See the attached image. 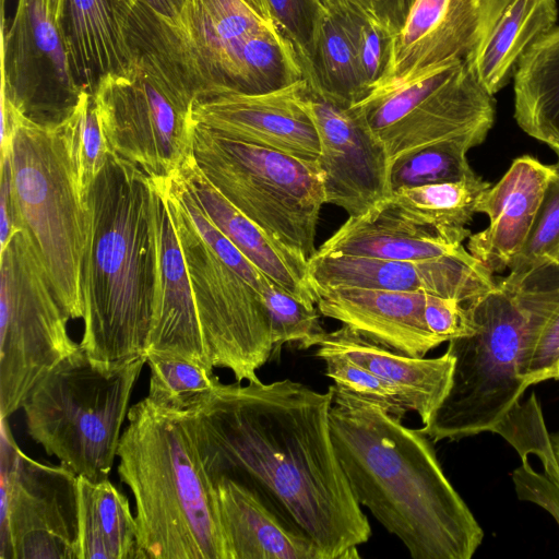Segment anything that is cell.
Here are the masks:
<instances>
[{
  "mask_svg": "<svg viewBox=\"0 0 559 559\" xmlns=\"http://www.w3.org/2000/svg\"><path fill=\"white\" fill-rule=\"evenodd\" d=\"M275 25L245 0H185L171 16L133 0L130 39L195 102L242 93L241 55L247 40Z\"/></svg>",
  "mask_w": 559,
  "mask_h": 559,
  "instance_id": "obj_9",
  "label": "cell"
},
{
  "mask_svg": "<svg viewBox=\"0 0 559 559\" xmlns=\"http://www.w3.org/2000/svg\"><path fill=\"white\" fill-rule=\"evenodd\" d=\"M554 379L559 380V365H558L557 372H556V376Z\"/></svg>",
  "mask_w": 559,
  "mask_h": 559,
  "instance_id": "obj_54",
  "label": "cell"
},
{
  "mask_svg": "<svg viewBox=\"0 0 559 559\" xmlns=\"http://www.w3.org/2000/svg\"><path fill=\"white\" fill-rule=\"evenodd\" d=\"M307 80L261 94L234 93L198 100L195 123L222 135L317 162L320 140L301 103Z\"/></svg>",
  "mask_w": 559,
  "mask_h": 559,
  "instance_id": "obj_17",
  "label": "cell"
},
{
  "mask_svg": "<svg viewBox=\"0 0 559 559\" xmlns=\"http://www.w3.org/2000/svg\"><path fill=\"white\" fill-rule=\"evenodd\" d=\"M550 437H551V442H552L556 460H557V463L559 466V432L554 433Z\"/></svg>",
  "mask_w": 559,
  "mask_h": 559,
  "instance_id": "obj_51",
  "label": "cell"
},
{
  "mask_svg": "<svg viewBox=\"0 0 559 559\" xmlns=\"http://www.w3.org/2000/svg\"><path fill=\"white\" fill-rule=\"evenodd\" d=\"M382 142L390 163L451 140L481 144L496 105L465 59L453 58L373 88L353 105Z\"/></svg>",
  "mask_w": 559,
  "mask_h": 559,
  "instance_id": "obj_10",
  "label": "cell"
},
{
  "mask_svg": "<svg viewBox=\"0 0 559 559\" xmlns=\"http://www.w3.org/2000/svg\"><path fill=\"white\" fill-rule=\"evenodd\" d=\"M554 170L555 164L523 155L480 194L476 213L487 215L489 225L468 237L467 250L491 274L508 269L523 247Z\"/></svg>",
  "mask_w": 559,
  "mask_h": 559,
  "instance_id": "obj_20",
  "label": "cell"
},
{
  "mask_svg": "<svg viewBox=\"0 0 559 559\" xmlns=\"http://www.w3.org/2000/svg\"><path fill=\"white\" fill-rule=\"evenodd\" d=\"M185 255L210 362L237 382L259 381L272 356L271 324L262 296L205 241L164 178Z\"/></svg>",
  "mask_w": 559,
  "mask_h": 559,
  "instance_id": "obj_13",
  "label": "cell"
},
{
  "mask_svg": "<svg viewBox=\"0 0 559 559\" xmlns=\"http://www.w3.org/2000/svg\"><path fill=\"white\" fill-rule=\"evenodd\" d=\"M329 388L333 444L360 507L414 559H471L484 532L443 473L431 439L380 404Z\"/></svg>",
  "mask_w": 559,
  "mask_h": 559,
  "instance_id": "obj_2",
  "label": "cell"
},
{
  "mask_svg": "<svg viewBox=\"0 0 559 559\" xmlns=\"http://www.w3.org/2000/svg\"><path fill=\"white\" fill-rule=\"evenodd\" d=\"M158 193L159 272L146 354L180 357L213 368L203 343L192 286L164 180Z\"/></svg>",
  "mask_w": 559,
  "mask_h": 559,
  "instance_id": "obj_22",
  "label": "cell"
},
{
  "mask_svg": "<svg viewBox=\"0 0 559 559\" xmlns=\"http://www.w3.org/2000/svg\"><path fill=\"white\" fill-rule=\"evenodd\" d=\"M314 286H355L392 292L427 293L469 302L497 285L475 260H388L316 253L308 260Z\"/></svg>",
  "mask_w": 559,
  "mask_h": 559,
  "instance_id": "obj_18",
  "label": "cell"
},
{
  "mask_svg": "<svg viewBox=\"0 0 559 559\" xmlns=\"http://www.w3.org/2000/svg\"><path fill=\"white\" fill-rule=\"evenodd\" d=\"M559 254V165L547 183L530 234L509 265L510 273L497 278L507 287L514 286L536 267L557 260Z\"/></svg>",
  "mask_w": 559,
  "mask_h": 559,
  "instance_id": "obj_37",
  "label": "cell"
},
{
  "mask_svg": "<svg viewBox=\"0 0 559 559\" xmlns=\"http://www.w3.org/2000/svg\"><path fill=\"white\" fill-rule=\"evenodd\" d=\"M81 88L59 27L38 0H17L1 46V94L28 119L59 124L78 105Z\"/></svg>",
  "mask_w": 559,
  "mask_h": 559,
  "instance_id": "obj_15",
  "label": "cell"
},
{
  "mask_svg": "<svg viewBox=\"0 0 559 559\" xmlns=\"http://www.w3.org/2000/svg\"><path fill=\"white\" fill-rule=\"evenodd\" d=\"M46 15L58 26L63 0H38Z\"/></svg>",
  "mask_w": 559,
  "mask_h": 559,
  "instance_id": "obj_48",
  "label": "cell"
},
{
  "mask_svg": "<svg viewBox=\"0 0 559 559\" xmlns=\"http://www.w3.org/2000/svg\"><path fill=\"white\" fill-rule=\"evenodd\" d=\"M559 365V293L550 302L537 330L528 337L520 374L530 386L554 379Z\"/></svg>",
  "mask_w": 559,
  "mask_h": 559,
  "instance_id": "obj_42",
  "label": "cell"
},
{
  "mask_svg": "<svg viewBox=\"0 0 559 559\" xmlns=\"http://www.w3.org/2000/svg\"><path fill=\"white\" fill-rule=\"evenodd\" d=\"M354 23L359 67L370 93L384 74L392 34L371 11L355 12Z\"/></svg>",
  "mask_w": 559,
  "mask_h": 559,
  "instance_id": "obj_43",
  "label": "cell"
},
{
  "mask_svg": "<svg viewBox=\"0 0 559 559\" xmlns=\"http://www.w3.org/2000/svg\"><path fill=\"white\" fill-rule=\"evenodd\" d=\"M93 97L110 154L151 178H171L192 158L194 100L147 57L104 76Z\"/></svg>",
  "mask_w": 559,
  "mask_h": 559,
  "instance_id": "obj_12",
  "label": "cell"
},
{
  "mask_svg": "<svg viewBox=\"0 0 559 559\" xmlns=\"http://www.w3.org/2000/svg\"><path fill=\"white\" fill-rule=\"evenodd\" d=\"M515 492L521 500L545 509L559 525V484L545 473L536 472L527 459L512 474Z\"/></svg>",
  "mask_w": 559,
  "mask_h": 559,
  "instance_id": "obj_44",
  "label": "cell"
},
{
  "mask_svg": "<svg viewBox=\"0 0 559 559\" xmlns=\"http://www.w3.org/2000/svg\"><path fill=\"white\" fill-rule=\"evenodd\" d=\"M328 1H329V4L332 10L371 11L362 0H328Z\"/></svg>",
  "mask_w": 559,
  "mask_h": 559,
  "instance_id": "obj_49",
  "label": "cell"
},
{
  "mask_svg": "<svg viewBox=\"0 0 559 559\" xmlns=\"http://www.w3.org/2000/svg\"><path fill=\"white\" fill-rule=\"evenodd\" d=\"M214 486L229 559H322L313 540L254 491L226 478Z\"/></svg>",
  "mask_w": 559,
  "mask_h": 559,
  "instance_id": "obj_28",
  "label": "cell"
},
{
  "mask_svg": "<svg viewBox=\"0 0 559 559\" xmlns=\"http://www.w3.org/2000/svg\"><path fill=\"white\" fill-rule=\"evenodd\" d=\"M362 1H364V2L366 3V5H367L371 11H372V8H373V5L376 4V2H377L378 0H362Z\"/></svg>",
  "mask_w": 559,
  "mask_h": 559,
  "instance_id": "obj_53",
  "label": "cell"
},
{
  "mask_svg": "<svg viewBox=\"0 0 559 559\" xmlns=\"http://www.w3.org/2000/svg\"><path fill=\"white\" fill-rule=\"evenodd\" d=\"M311 347L347 357L395 385L423 425L429 421L450 386L453 358L447 352L436 358L411 357L369 341L344 324L314 337Z\"/></svg>",
  "mask_w": 559,
  "mask_h": 559,
  "instance_id": "obj_27",
  "label": "cell"
},
{
  "mask_svg": "<svg viewBox=\"0 0 559 559\" xmlns=\"http://www.w3.org/2000/svg\"><path fill=\"white\" fill-rule=\"evenodd\" d=\"M516 449L522 460L527 454L537 455L544 465L545 474L559 484V466L556 460L551 437L547 432L542 409L533 393L524 402L515 403L493 428Z\"/></svg>",
  "mask_w": 559,
  "mask_h": 559,
  "instance_id": "obj_39",
  "label": "cell"
},
{
  "mask_svg": "<svg viewBox=\"0 0 559 559\" xmlns=\"http://www.w3.org/2000/svg\"><path fill=\"white\" fill-rule=\"evenodd\" d=\"M476 24L477 0H415L391 38L386 68L376 87L453 58L465 59Z\"/></svg>",
  "mask_w": 559,
  "mask_h": 559,
  "instance_id": "obj_24",
  "label": "cell"
},
{
  "mask_svg": "<svg viewBox=\"0 0 559 559\" xmlns=\"http://www.w3.org/2000/svg\"><path fill=\"white\" fill-rule=\"evenodd\" d=\"M152 9L164 15H175L182 7L185 0H143Z\"/></svg>",
  "mask_w": 559,
  "mask_h": 559,
  "instance_id": "obj_47",
  "label": "cell"
},
{
  "mask_svg": "<svg viewBox=\"0 0 559 559\" xmlns=\"http://www.w3.org/2000/svg\"><path fill=\"white\" fill-rule=\"evenodd\" d=\"M0 261V416L8 418L80 344L68 333L70 317L23 228L15 227Z\"/></svg>",
  "mask_w": 559,
  "mask_h": 559,
  "instance_id": "obj_11",
  "label": "cell"
},
{
  "mask_svg": "<svg viewBox=\"0 0 559 559\" xmlns=\"http://www.w3.org/2000/svg\"><path fill=\"white\" fill-rule=\"evenodd\" d=\"M550 148L556 153V155L558 156V165H559V139L557 140V142L550 146Z\"/></svg>",
  "mask_w": 559,
  "mask_h": 559,
  "instance_id": "obj_52",
  "label": "cell"
},
{
  "mask_svg": "<svg viewBox=\"0 0 559 559\" xmlns=\"http://www.w3.org/2000/svg\"><path fill=\"white\" fill-rule=\"evenodd\" d=\"M475 146L477 143L471 140H451L425 146L400 157L390 168L392 192L401 188L479 177L466 157L467 152Z\"/></svg>",
  "mask_w": 559,
  "mask_h": 559,
  "instance_id": "obj_35",
  "label": "cell"
},
{
  "mask_svg": "<svg viewBox=\"0 0 559 559\" xmlns=\"http://www.w3.org/2000/svg\"><path fill=\"white\" fill-rule=\"evenodd\" d=\"M314 292L320 314L395 352L425 357L444 343L426 322L427 293L355 286H314Z\"/></svg>",
  "mask_w": 559,
  "mask_h": 559,
  "instance_id": "obj_19",
  "label": "cell"
},
{
  "mask_svg": "<svg viewBox=\"0 0 559 559\" xmlns=\"http://www.w3.org/2000/svg\"><path fill=\"white\" fill-rule=\"evenodd\" d=\"M212 223L269 280L310 307L317 295L308 260L270 237L226 200L192 158L175 175Z\"/></svg>",
  "mask_w": 559,
  "mask_h": 559,
  "instance_id": "obj_26",
  "label": "cell"
},
{
  "mask_svg": "<svg viewBox=\"0 0 559 559\" xmlns=\"http://www.w3.org/2000/svg\"><path fill=\"white\" fill-rule=\"evenodd\" d=\"M133 0H63L58 27L72 71L94 93L108 74L127 70L136 55L130 39Z\"/></svg>",
  "mask_w": 559,
  "mask_h": 559,
  "instance_id": "obj_25",
  "label": "cell"
},
{
  "mask_svg": "<svg viewBox=\"0 0 559 559\" xmlns=\"http://www.w3.org/2000/svg\"><path fill=\"white\" fill-rule=\"evenodd\" d=\"M250 4L263 19L273 22L266 0H245Z\"/></svg>",
  "mask_w": 559,
  "mask_h": 559,
  "instance_id": "obj_50",
  "label": "cell"
},
{
  "mask_svg": "<svg viewBox=\"0 0 559 559\" xmlns=\"http://www.w3.org/2000/svg\"><path fill=\"white\" fill-rule=\"evenodd\" d=\"M465 306L472 330L448 342L450 386L419 428L432 442L492 432L528 386L520 374L528 319L513 293L497 281Z\"/></svg>",
  "mask_w": 559,
  "mask_h": 559,
  "instance_id": "obj_7",
  "label": "cell"
},
{
  "mask_svg": "<svg viewBox=\"0 0 559 559\" xmlns=\"http://www.w3.org/2000/svg\"><path fill=\"white\" fill-rule=\"evenodd\" d=\"M80 346L116 369L146 356L159 272V207L154 180L110 154L86 200Z\"/></svg>",
  "mask_w": 559,
  "mask_h": 559,
  "instance_id": "obj_3",
  "label": "cell"
},
{
  "mask_svg": "<svg viewBox=\"0 0 559 559\" xmlns=\"http://www.w3.org/2000/svg\"><path fill=\"white\" fill-rule=\"evenodd\" d=\"M150 366L147 399L163 412L182 416L200 405L221 382L213 369L191 360L146 354Z\"/></svg>",
  "mask_w": 559,
  "mask_h": 559,
  "instance_id": "obj_33",
  "label": "cell"
},
{
  "mask_svg": "<svg viewBox=\"0 0 559 559\" xmlns=\"http://www.w3.org/2000/svg\"><path fill=\"white\" fill-rule=\"evenodd\" d=\"M513 80L516 123L552 146L559 139V26L527 52Z\"/></svg>",
  "mask_w": 559,
  "mask_h": 559,
  "instance_id": "obj_30",
  "label": "cell"
},
{
  "mask_svg": "<svg viewBox=\"0 0 559 559\" xmlns=\"http://www.w3.org/2000/svg\"><path fill=\"white\" fill-rule=\"evenodd\" d=\"M266 2L273 23L295 47L305 70V79L308 80L323 22L332 10L329 1L266 0Z\"/></svg>",
  "mask_w": 559,
  "mask_h": 559,
  "instance_id": "obj_40",
  "label": "cell"
},
{
  "mask_svg": "<svg viewBox=\"0 0 559 559\" xmlns=\"http://www.w3.org/2000/svg\"><path fill=\"white\" fill-rule=\"evenodd\" d=\"M556 261L559 263V254H558V257H557V260H556Z\"/></svg>",
  "mask_w": 559,
  "mask_h": 559,
  "instance_id": "obj_55",
  "label": "cell"
},
{
  "mask_svg": "<svg viewBox=\"0 0 559 559\" xmlns=\"http://www.w3.org/2000/svg\"><path fill=\"white\" fill-rule=\"evenodd\" d=\"M491 185L480 177L440 182L392 192V199L413 217L463 242L472 235L466 225L476 214L480 194Z\"/></svg>",
  "mask_w": 559,
  "mask_h": 559,
  "instance_id": "obj_32",
  "label": "cell"
},
{
  "mask_svg": "<svg viewBox=\"0 0 559 559\" xmlns=\"http://www.w3.org/2000/svg\"><path fill=\"white\" fill-rule=\"evenodd\" d=\"M245 94L270 93L305 79L293 44L272 25L250 37L241 55Z\"/></svg>",
  "mask_w": 559,
  "mask_h": 559,
  "instance_id": "obj_34",
  "label": "cell"
},
{
  "mask_svg": "<svg viewBox=\"0 0 559 559\" xmlns=\"http://www.w3.org/2000/svg\"><path fill=\"white\" fill-rule=\"evenodd\" d=\"M0 249H2L15 230L13 205L11 199L10 162L7 155L1 156L0 176Z\"/></svg>",
  "mask_w": 559,
  "mask_h": 559,
  "instance_id": "obj_45",
  "label": "cell"
},
{
  "mask_svg": "<svg viewBox=\"0 0 559 559\" xmlns=\"http://www.w3.org/2000/svg\"><path fill=\"white\" fill-rule=\"evenodd\" d=\"M127 419L117 471L135 501L142 559H229L215 486L182 417L144 397Z\"/></svg>",
  "mask_w": 559,
  "mask_h": 559,
  "instance_id": "obj_4",
  "label": "cell"
},
{
  "mask_svg": "<svg viewBox=\"0 0 559 559\" xmlns=\"http://www.w3.org/2000/svg\"><path fill=\"white\" fill-rule=\"evenodd\" d=\"M332 391L283 379L219 382L182 415L213 485L226 478L259 495L317 545L322 559L359 558L371 526L337 457Z\"/></svg>",
  "mask_w": 559,
  "mask_h": 559,
  "instance_id": "obj_1",
  "label": "cell"
},
{
  "mask_svg": "<svg viewBox=\"0 0 559 559\" xmlns=\"http://www.w3.org/2000/svg\"><path fill=\"white\" fill-rule=\"evenodd\" d=\"M145 362L143 356L103 369L80 346L28 393L22 406L28 435L76 476L108 479L132 390Z\"/></svg>",
  "mask_w": 559,
  "mask_h": 559,
  "instance_id": "obj_6",
  "label": "cell"
},
{
  "mask_svg": "<svg viewBox=\"0 0 559 559\" xmlns=\"http://www.w3.org/2000/svg\"><path fill=\"white\" fill-rule=\"evenodd\" d=\"M301 103L314 122L325 203L359 216L392 195L391 163L382 142L353 105L307 85Z\"/></svg>",
  "mask_w": 559,
  "mask_h": 559,
  "instance_id": "obj_16",
  "label": "cell"
},
{
  "mask_svg": "<svg viewBox=\"0 0 559 559\" xmlns=\"http://www.w3.org/2000/svg\"><path fill=\"white\" fill-rule=\"evenodd\" d=\"M193 159L214 188L270 237L309 260L325 203L317 162L195 123Z\"/></svg>",
  "mask_w": 559,
  "mask_h": 559,
  "instance_id": "obj_8",
  "label": "cell"
},
{
  "mask_svg": "<svg viewBox=\"0 0 559 559\" xmlns=\"http://www.w3.org/2000/svg\"><path fill=\"white\" fill-rule=\"evenodd\" d=\"M75 559H142L127 496L108 479L76 478Z\"/></svg>",
  "mask_w": 559,
  "mask_h": 559,
  "instance_id": "obj_29",
  "label": "cell"
},
{
  "mask_svg": "<svg viewBox=\"0 0 559 559\" xmlns=\"http://www.w3.org/2000/svg\"><path fill=\"white\" fill-rule=\"evenodd\" d=\"M414 2L415 0H378L372 12L393 36L403 26Z\"/></svg>",
  "mask_w": 559,
  "mask_h": 559,
  "instance_id": "obj_46",
  "label": "cell"
},
{
  "mask_svg": "<svg viewBox=\"0 0 559 559\" xmlns=\"http://www.w3.org/2000/svg\"><path fill=\"white\" fill-rule=\"evenodd\" d=\"M314 355L324 362V373L334 384L380 404L401 420L411 412L401 391L369 369L341 355L323 352Z\"/></svg>",
  "mask_w": 559,
  "mask_h": 559,
  "instance_id": "obj_41",
  "label": "cell"
},
{
  "mask_svg": "<svg viewBox=\"0 0 559 559\" xmlns=\"http://www.w3.org/2000/svg\"><path fill=\"white\" fill-rule=\"evenodd\" d=\"M84 201L110 151L96 114L93 94L83 92L71 114L60 122Z\"/></svg>",
  "mask_w": 559,
  "mask_h": 559,
  "instance_id": "obj_36",
  "label": "cell"
},
{
  "mask_svg": "<svg viewBox=\"0 0 559 559\" xmlns=\"http://www.w3.org/2000/svg\"><path fill=\"white\" fill-rule=\"evenodd\" d=\"M0 559H75L76 478L28 457L1 418Z\"/></svg>",
  "mask_w": 559,
  "mask_h": 559,
  "instance_id": "obj_14",
  "label": "cell"
},
{
  "mask_svg": "<svg viewBox=\"0 0 559 559\" xmlns=\"http://www.w3.org/2000/svg\"><path fill=\"white\" fill-rule=\"evenodd\" d=\"M261 296L270 318L272 356L286 343L309 349L311 341L324 332L317 307L306 305L272 281Z\"/></svg>",
  "mask_w": 559,
  "mask_h": 559,
  "instance_id": "obj_38",
  "label": "cell"
},
{
  "mask_svg": "<svg viewBox=\"0 0 559 559\" xmlns=\"http://www.w3.org/2000/svg\"><path fill=\"white\" fill-rule=\"evenodd\" d=\"M1 148L11 173L14 225L31 237L70 319H83L86 204L59 124H40L1 94Z\"/></svg>",
  "mask_w": 559,
  "mask_h": 559,
  "instance_id": "obj_5",
  "label": "cell"
},
{
  "mask_svg": "<svg viewBox=\"0 0 559 559\" xmlns=\"http://www.w3.org/2000/svg\"><path fill=\"white\" fill-rule=\"evenodd\" d=\"M316 253L408 261L475 260L463 242L413 217L392 197L359 216H348Z\"/></svg>",
  "mask_w": 559,
  "mask_h": 559,
  "instance_id": "obj_23",
  "label": "cell"
},
{
  "mask_svg": "<svg viewBox=\"0 0 559 559\" xmlns=\"http://www.w3.org/2000/svg\"><path fill=\"white\" fill-rule=\"evenodd\" d=\"M557 19V0H477L475 37L465 57L472 73L495 95Z\"/></svg>",
  "mask_w": 559,
  "mask_h": 559,
  "instance_id": "obj_21",
  "label": "cell"
},
{
  "mask_svg": "<svg viewBox=\"0 0 559 559\" xmlns=\"http://www.w3.org/2000/svg\"><path fill=\"white\" fill-rule=\"evenodd\" d=\"M355 12L358 11L331 10L323 22L307 80L310 88L350 106L368 94L357 56Z\"/></svg>",
  "mask_w": 559,
  "mask_h": 559,
  "instance_id": "obj_31",
  "label": "cell"
}]
</instances>
